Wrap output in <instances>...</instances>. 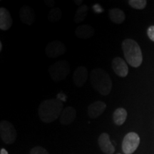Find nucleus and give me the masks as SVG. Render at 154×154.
I'll return each mask as SVG.
<instances>
[{"instance_id": "nucleus-1", "label": "nucleus", "mask_w": 154, "mask_h": 154, "mask_svg": "<svg viewBox=\"0 0 154 154\" xmlns=\"http://www.w3.org/2000/svg\"><path fill=\"white\" fill-rule=\"evenodd\" d=\"M63 106V102L57 99L45 100L38 106V116L44 123L53 122L61 116Z\"/></svg>"}, {"instance_id": "nucleus-18", "label": "nucleus", "mask_w": 154, "mask_h": 154, "mask_svg": "<svg viewBox=\"0 0 154 154\" xmlns=\"http://www.w3.org/2000/svg\"><path fill=\"white\" fill-rule=\"evenodd\" d=\"M88 12V7L85 5L80 6L76 11L74 15V22L80 23L83 22L86 18Z\"/></svg>"}, {"instance_id": "nucleus-5", "label": "nucleus", "mask_w": 154, "mask_h": 154, "mask_svg": "<svg viewBox=\"0 0 154 154\" xmlns=\"http://www.w3.org/2000/svg\"><path fill=\"white\" fill-rule=\"evenodd\" d=\"M0 136L4 143L12 144L17 138V131L9 121H2L0 123Z\"/></svg>"}, {"instance_id": "nucleus-27", "label": "nucleus", "mask_w": 154, "mask_h": 154, "mask_svg": "<svg viewBox=\"0 0 154 154\" xmlns=\"http://www.w3.org/2000/svg\"><path fill=\"white\" fill-rule=\"evenodd\" d=\"M0 154H8V152L7 151V150L5 149H2L1 151H0Z\"/></svg>"}, {"instance_id": "nucleus-26", "label": "nucleus", "mask_w": 154, "mask_h": 154, "mask_svg": "<svg viewBox=\"0 0 154 154\" xmlns=\"http://www.w3.org/2000/svg\"><path fill=\"white\" fill-rule=\"evenodd\" d=\"M74 2H75V4H76V5H79L80 7V6H82L81 5H82V3L83 2V1H82V0H75Z\"/></svg>"}, {"instance_id": "nucleus-28", "label": "nucleus", "mask_w": 154, "mask_h": 154, "mask_svg": "<svg viewBox=\"0 0 154 154\" xmlns=\"http://www.w3.org/2000/svg\"><path fill=\"white\" fill-rule=\"evenodd\" d=\"M2 43L0 42V51H2Z\"/></svg>"}, {"instance_id": "nucleus-14", "label": "nucleus", "mask_w": 154, "mask_h": 154, "mask_svg": "<svg viewBox=\"0 0 154 154\" xmlns=\"http://www.w3.org/2000/svg\"><path fill=\"white\" fill-rule=\"evenodd\" d=\"M12 25V19L10 13L5 8L0 9V29L3 31H7L11 28Z\"/></svg>"}, {"instance_id": "nucleus-2", "label": "nucleus", "mask_w": 154, "mask_h": 154, "mask_svg": "<svg viewBox=\"0 0 154 154\" xmlns=\"http://www.w3.org/2000/svg\"><path fill=\"white\" fill-rule=\"evenodd\" d=\"M90 80L92 87L103 96H107L112 89V82L109 75L103 69L97 68L91 71Z\"/></svg>"}, {"instance_id": "nucleus-15", "label": "nucleus", "mask_w": 154, "mask_h": 154, "mask_svg": "<svg viewBox=\"0 0 154 154\" xmlns=\"http://www.w3.org/2000/svg\"><path fill=\"white\" fill-rule=\"evenodd\" d=\"M75 34L78 38L86 39V38H89L94 36V29L91 25H80V26H77L75 30Z\"/></svg>"}, {"instance_id": "nucleus-4", "label": "nucleus", "mask_w": 154, "mask_h": 154, "mask_svg": "<svg viewBox=\"0 0 154 154\" xmlns=\"http://www.w3.org/2000/svg\"><path fill=\"white\" fill-rule=\"evenodd\" d=\"M49 73L54 82H61L65 79L70 73V66L66 61H58L49 67Z\"/></svg>"}, {"instance_id": "nucleus-7", "label": "nucleus", "mask_w": 154, "mask_h": 154, "mask_svg": "<svg viewBox=\"0 0 154 154\" xmlns=\"http://www.w3.org/2000/svg\"><path fill=\"white\" fill-rule=\"evenodd\" d=\"M45 52L47 57L57 58L66 52V47L63 42L54 40L47 44L45 48Z\"/></svg>"}, {"instance_id": "nucleus-19", "label": "nucleus", "mask_w": 154, "mask_h": 154, "mask_svg": "<svg viewBox=\"0 0 154 154\" xmlns=\"http://www.w3.org/2000/svg\"><path fill=\"white\" fill-rule=\"evenodd\" d=\"M62 17V13L61 10L59 7H54V8L51 9L49 11V14H48V19L51 22H57L60 21Z\"/></svg>"}, {"instance_id": "nucleus-8", "label": "nucleus", "mask_w": 154, "mask_h": 154, "mask_svg": "<svg viewBox=\"0 0 154 154\" xmlns=\"http://www.w3.org/2000/svg\"><path fill=\"white\" fill-rule=\"evenodd\" d=\"M111 66L115 74L120 77H126L128 73V67L126 61L120 57H116L112 60Z\"/></svg>"}, {"instance_id": "nucleus-9", "label": "nucleus", "mask_w": 154, "mask_h": 154, "mask_svg": "<svg viewBox=\"0 0 154 154\" xmlns=\"http://www.w3.org/2000/svg\"><path fill=\"white\" fill-rule=\"evenodd\" d=\"M88 79V70L85 66H81L75 69L73 74V80L77 87H82L85 84Z\"/></svg>"}, {"instance_id": "nucleus-10", "label": "nucleus", "mask_w": 154, "mask_h": 154, "mask_svg": "<svg viewBox=\"0 0 154 154\" xmlns=\"http://www.w3.org/2000/svg\"><path fill=\"white\" fill-rule=\"evenodd\" d=\"M98 143L101 151L106 154H113L115 152L114 146L111 143L109 135L106 133H103L100 135Z\"/></svg>"}, {"instance_id": "nucleus-25", "label": "nucleus", "mask_w": 154, "mask_h": 154, "mask_svg": "<svg viewBox=\"0 0 154 154\" xmlns=\"http://www.w3.org/2000/svg\"><path fill=\"white\" fill-rule=\"evenodd\" d=\"M94 10L96 11V12L99 13L102 11V9H101V7H100L99 5H96L95 6H94Z\"/></svg>"}, {"instance_id": "nucleus-24", "label": "nucleus", "mask_w": 154, "mask_h": 154, "mask_svg": "<svg viewBox=\"0 0 154 154\" xmlns=\"http://www.w3.org/2000/svg\"><path fill=\"white\" fill-rule=\"evenodd\" d=\"M57 99H59L61 101H66V96L63 94L59 93L57 95Z\"/></svg>"}, {"instance_id": "nucleus-11", "label": "nucleus", "mask_w": 154, "mask_h": 154, "mask_svg": "<svg viewBox=\"0 0 154 154\" xmlns=\"http://www.w3.org/2000/svg\"><path fill=\"white\" fill-rule=\"evenodd\" d=\"M20 20L26 25H32L35 19V14L34 9L29 6H24L19 10Z\"/></svg>"}, {"instance_id": "nucleus-23", "label": "nucleus", "mask_w": 154, "mask_h": 154, "mask_svg": "<svg viewBox=\"0 0 154 154\" xmlns=\"http://www.w3.org/2000/svg\"><path fill=\"white\" fill-rule=\"evenodd\" d=\"M44 4H45V5L47 6V7H49V8H54V5H55V2L54 1V0H45L44 1Z\"/></svg>"}, {"instance_id": "nucleus-3", "label": "nucleus", "mask_w": 154, "mask_h": 154, "mask_svg": "<svg viewBox=\"0 0 154 154\" xmlns=\"http://www.w3.org/2000/svg\"><path fill=\"white\" fill-rule=\"evenodd\" d=\"M122 49L125 59L132 67L140 66L143 61V56L138 44L131 38L125 39L122 43Z\"/></svg>"}, {"instance_id": "nucleus-13", "label": "nucleus", "mask_w": 154, "mask_h": 154, "mask_svg": "<svg viewBox=\"0 0 154 154\" xmlns=\"http://www.w3.org/2000/svg\"><path fill=\"white\" fill-rule=\"evenodd\" d=\"M76 111L74 107L68 106L63 109L60 116V123L62 125H69L75 120Z\"/></svg>"}, {"instance_id": "nucleus-21", "label": "nucleus", "mask_w": 154, "mask_h": 154, "mask_svg": "<svg viewBox=\"0 0 154 154\" xmlns=\"http://www.w3.org/2000/svg\"><path fill=\"white\" fill-rule=\"evenodd\" d=\"M31 154H49L47 150L41 146H36L31 150Z\"/></svg>"}, {"instance_id": "nucleus-22", "label": "nucleus", "mask_w": 154, "mask_h": 154, "mask_svg": "<svg viewBox=\"0 0 154 154\" xmlns=\"http://www.w3.org/2000/svg\"><path fill=\"white\" fill-rule=\"evenodd\" d=\"M147 34L150 39L154 42V26H151L148 29Z\"/></svg>"}, {"instance_id": "nucleus-20", "label": "nucleus", "mask_w": 154, "mask_h": 154, "mask_svg": "<svg viewBox=\"0 0 154 154\" xmlns=\"http://www.w3.org/2000/svg\"><path fill=\"white\" fill-rule=\"evenodd\" d=\"M128 4L136 9H143L147 5V2L146 0H130Z\"/></svg>"}, {"instance_id": "nucleus-6", "label": "nucleus", "mask_w": 154, "mask_h": 154, "mask_svg": "<svg viewBox=\"0 0 154 154\" xmlns=\"http://www.w3.org/2000/svg\"><path fill=\"white\" fill-rule=\"evenodd\" d=\"M140 143V138L134 132L128 133L122 142V150L125 154H132L137 149Z\"/></svg>"}, {"instance_id": "nucleus-17", "label": "nucleus", "mask_w": 154, "mask_h": 154, "mask_svg": "<svg viewBox=\"0 0 154 154\" xmlns=\"http://www.w3.org/2000/svg\"><path fill=\"white\" fill-rule=\"evenodd\" d=\"M127 118V111L124 108H119L116 109L113 114V120L118 126L124 124Z\"/></svg>"}, {"instance_id": "nucleus-12", "label": "nucleus", "mask_w": 154, "mask_h": 154, "mask_svg": "<svg viewBox=\"0 0 154 154\" xmlns=\"http://www.w3.org/2000/svg\"><path fill=\"white\" fill-rule=\"evenodd\" d=\"M106 109V104L101 101H97L92 103L88 107V116L91 119H96L104 112Z\"/></svg>"}, {"instance_id": "nucleus-16", "label": "nucleus", "mask_w": 154, "mask_h": 154, "mask_svg": "<svg viewBox=\"0 0 154 154\" xmlns=\"http://www.w3.org/2000/svg\"><path fill=\"white\" fill-rule=\"evenodd\" d=\"M109 16L111 22L117 24H120L124 22L126 18L124 11L118 8L111 9L109 11Z\"/></svg>"}]
</instances>
